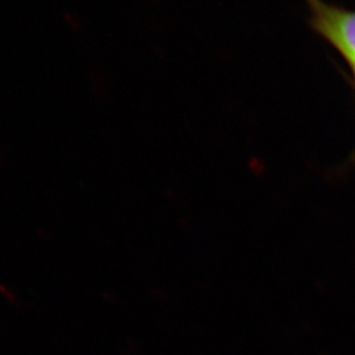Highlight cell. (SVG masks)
Returning a JSON list of instances; mask_svg holds the SVG:
<instances>
[{"mask_svg":"<svg viewBox=\"0 0 355 355\" xmlns=\"http://www.w3.org/2000/svg\"><path fill=\"white\" fill-rule=\"evenodd\" d=\"M64 19H65L66 24H69V28H72L74 31H78L80 24L76 15H73L72 13H65Z\"/></svg>","mask_w":355,"mask_h":355,"instance_id":"cell-2","label":"cell"},{"mask_svg":"<svg viewBox=\"0 0 355 355\" xmlns=\"http://www.w3.org/2000/svg\"><path fill=\"white\" fill-rule=\"evenodd\" d=\"M306 3L311 29L340 53L355 76V10L324 0H306Z\"/></svg>","mask_w":355,"mask_h":355,"instance_id":"cell-1","label":"cell"}]
</instances>
